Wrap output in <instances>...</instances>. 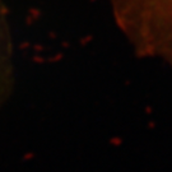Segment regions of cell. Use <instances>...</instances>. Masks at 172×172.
Here are the masks:
<instances>
[{"label": "cell", "mask_w": 172, "mask_h": 172, "mask_svg": "<svg viewBox=\"0 0 172 172\" xmlns=\"http://www.w3.org/2000/svg\"><path fill=\"white\" fill-rule=\"evenodd\" d=\"M114 17L139 56L172 65V0H110Z\"/></svg>", "instance_id": "6da1fadb"}, {"label": "cell", "mask_w": 172, "mask_h": 172, "mask_svg": "<svg viewBox=\"0 0 172 172\" xmlns=\"http://www.w3.org/2000/svg\"><path fill=\"white\" fill-rule=\"evenodd\" d=\"M0 82H2V79H0Z\"/></svg>", "instance_id": "7a4b0ae2"}]
</instances>
